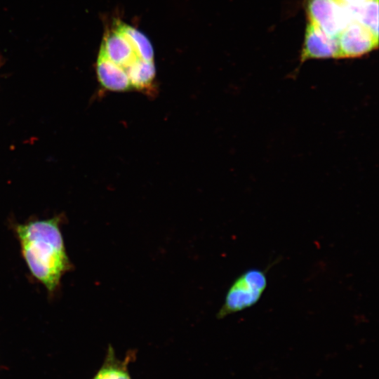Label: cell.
Listing matches in <instances>:
<instances>
[{
	"instance_id": "obj_8",
	"label": "cell",
	"mask_w": 379,
	"mask_h": 379,
	"mask_svg": "<svg viewBox=\"0 0 379 379\" xmlns=\"http://www.w3.org/2000/svg\"><path fill=\"white\" fill-rule=\"evenodd\" d=\"M126 71L132 88L148 91L152 86L156 73L153 61L137 58Z\"/></svg>"
},
{
	"instance_id": "obj_11",
	"label": "cell",
	"mask_w": 379,
	"mask_h": 379,
	"mask_svg": "<svg viewBox=\"0 0 379 379\" xmlns=\"http://www.w3.org/2000/svg\"><path fill=\"white\" fill-rule=\"evenodd\" d=\"M94 379H130V378L123 371L113 368H104L99 371Z\"/></svg>"
},
{
	"instance_id": "obj_7",
	"label": "cell",
	"mask_w": 379,
	"mask_h": 379,
	"mask_svg": "<svg viewBox=\"0 0 379 379\" xmlns=\"http://www.w3.org/2000/svg\"><path fill=\"white\" fill-rule=\"evenodd\" d=\"M96 71L100 84L107 90L123 92L132 88L126 69L100 54Z\"/></svg>"
},
{
	"instance_id": "obj_2",
	"label": "cell",
	"mask_w": 379,
	"mask_h": 379,
	"mask_svg": "<svg viewBox=\"0 0 379 379\" xmlns=\"http://www.w3.org/2000/svg\"><path fill=\"white\" fill-rule=\"evenodd\" d=\"M267 286L266 270L251 268L241 274L232 284L224 302L217 313L223 318L255 305Z\"/></svg>"
},
{
	"instance_id": "obj_5",
	"label": "cell",
	"mask_w": 379,
	"mask_h": 379,
	"mask_svg": "<svg viewBox=\"0 0 379 379\" xmlns=\"http://www.w3.org/2000/svg\"><path fill=\"white\" fill-rule=\"evenodd\" d=\"M328 58H339L337 37L327 34L317 26L308 22L305 29L300 62Z\"/></svg>"
},
{
	"instance_id": "obj_10",
	"label": "cell",
	"mask_w": 379,
	"mask_h": 379,
	"mask_svg": "<svg viewBox=\"0 0 379 379\" xmlns=\"http://www.w3.org/2000/svg\"><path fill=\"white\" fill-rule=\"evenodd\" d=\"M117 27L129 41L138 58L153 61V48L145 34L128 25L119 23Z\"/></svg>"
},
{
	"instance_id": "obj_9",
	"label": "cell",
	"mask_w": 379,
	"mask_h": 379,
	"mask_svg": "<svg viewBox=\"0 0 379 379\" xmlns=\"http://www.w3.org/2000/svg\"><path fill=\"white\" fill-rule=\"evenodd\" d=\"M347 7L352 21L361 24L378 37V0H368Z\"/></svg>"
},
{
	"instance_id": "obj_4",
	"label": "cell",
	"mask_w": 379,
	"mask_h": 379,
	"mask_svg": "<svg viewBox=\"0 0 379 379\" xmlns=\"http://www.w3.org/2000/svg\"><path fill=\"white\" fill-rule=\"evenodd\" d=\"M339 58L364 56L378 48V37L361 24L350 22L337 36Z\"/></svg>"
},
{
	"instance_id": "obj_1",
	"label": "cell",
	"mask_w": 379,
	"mask_h": 379,
	"mask_svg": "<svg viewBox=\"0 0 379 379\" xmlns=\"http://www.w3.org/2000/svg\"><path fill=\"white\" fill-rule=\"evenodd\" d=\"M60 224V217H55L15 227L22 254L31 274L50 293L56 290L61 277L71 267Z\"/></svg>"
},
{
	"instance_id": "obj_3",
	"label": "cell",
	"mask_w": 379,
	"mask_h": 379,
	"mask_svg": "<svg viewBox=\"0 0 379 379\" xmlns=\"http://www.w3.org/2000/svg\"><path fill=\"white\" fill-rule=\"evenodd\" d=\"M309 22L327 34L337 37L351 22L348 7L339 0H306Z\"/></svg>"
},
{
	"instance_id": "obj_12",
	"label": "cell",
	"mask_w": 379,
	"mask_h": 379,
	"mask_svg": "<svg viewBox=\"0 0 379 379\" xmlns=\"http://www.w3.org/2000/svg\"><path fill=\"white\" fill-rule=\"evenodd\" d=\"M341 3L347 6H355L359 5L368 0H339Z\"/></svg>"
},
{
	"instance_id": "obj_6",
	"label": "cell",
	"mask_w": 379,
	"mask_h": 379,
	"mask_svg": "<svg viewBox=\"0 0 379 379\" xmlns=\"http://www.w3.org/2000/svg\"><path fill=\"white\" fill-rule=\"evenodd\" d=\"M99 54L125 69L139 58L129 41L117 27L105 36Z\"/></svg>"
}]
</instances>
